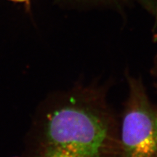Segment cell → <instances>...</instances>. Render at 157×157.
<instances>
[{
    "label": "cell",
    "mask_w": 157,
    "mask_h": 157,
    "mask_svg": "<svg viewBox=\"0 0 157 157\" xmlns=\"http://www.w3.org/2000/svg\"><path fill=\"white\" fill-rule=\"evenodd\" d=\"M152 74H153V76H154V77L155 83H156V85L157 87V58H156V62H155L154 68H153Z\"/></svg>",
    "instance_id": "277c9868"
},
{
    "label": "cell",
    "mask_w": 157,
    "mask_h": 157,
    "mask_svg": "<svg viewBox=\"0 0 157 157\" xmlns=\"http://www.w3.org/2000/svg\"><path fill=\"white\" fill-rule=\"evenodd\" d=\"M12 1H15V2H25L27 0H12Z\"/></svg>",
    "instance_id": "5b68a950"
},
{
    "label": "cell",
    "mask_w": 157,
    "mask_h": 157,
    "mask_svg": "<svg viewBox=\"0 0 157 157\" xmlns=\"http://www.w3.org/2000/svg\"><path fill=\"white\" fill-rule=\"evenodd\" d=\"M71 6L80 7H109L121 8L129 4L137 3L157 17V5L154 0H59Z\"/></svg>",
    "instance_id": "3957f363"
},
{
    "label": "cell",
    "mask_w": 157,
    "mask_h": 157,
    "mask_svg": "<svg viewBox=\"0 0 157 157\" xmlns=\"http://www.w3.org/2000/svg\"><path fill=\"white\" fill-rule=\"evenodd\" d=\"M35 157H119V124L103 86L59 92L39 121Z\"/></svg>",
    "instance_id": "6da1fadb"
},
{
    "label": "cell",
    "mask_w": 157,
    "mask_h": 157,
    "mask_svg": "<svg viewBox=\"0 0 157 157\" xmlns=\"http://www.w3.org/2000/svg\"><path fill=\"white\" fill-rule=\"evenodd\" d=\"M128 92L119 125V157H157V104L140 76L127 74Z\"/></svg>",
    "instance_id": "7a4b0ae2"
}]
</instances>
